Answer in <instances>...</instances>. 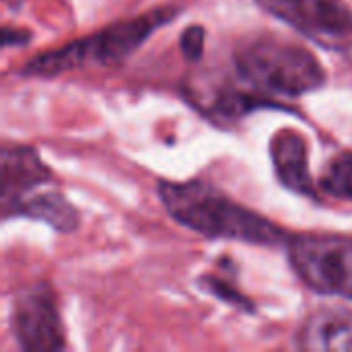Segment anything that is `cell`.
Returning a JSON list of instances; mask_svg holds the SVG:
<instances>
[{
	"mask_svg": "<svg viewBox=\"0 0 352 352\" xmlns=\"http://www.w3.org/2000/svg\"><path fill=\"white\" fill-rule=\"evenodd\" d=\"M159 198L175 223L198 235L256 245H278L289 241L287 233L278 225L237 204L219 188L200 179H161Z\"/></svg>",
	"mask_w": 352,
	"mask_h": 352,
	"instance_id": "cell-1",
	"label": "cell"
},
{
	"mask_svg": "<svg viewBox=\"0 0 352 352\" xmlns=\"http://www.w3.org/2000/svg\"><path fill=\"white\" fill-rule=\"evenodd\" d=\"M235 68L245 85L268 97H301L326 85V70L307 47L272 35L241 41Z\"/></svg>",
	"mask_w": 352,
	"mask_h": 352,
	"instance_id": "cell-2",
	"label": "cell"
},
{
	"mask_svg": "<svg viewBox=\"0 0 352 352\" xmlns=\"http://www.w3.org/2000/svg\"><path fill=\"white\" fill-rule=\"evenodd\" d=\"M175 14H177L175 8L165 6L128 21L113 23L95 35L39 54L37 58L25 64L23 74L50 78L87 64L116 66L126 58H130L159 27L167 25Z\"/></svg>",
	"mask_w": 352,
	"mask_h": 352,
	"instance_id": "cell-3",
	"label": "cell"
},
{
	"mask_svg": "<svg viewBox=\"0 0 352 352\" xmlns=\"http://www.w3.org/2000/svg\"><path fill=\"white\" fill-rule=\"evenodd\" d=\"M287 252L295 274L311 291L352 301V237L295 235Z\"/></svg>",
	"mask_w": 352,
	"mask_h": 352,
	"instance_id": "cell-4",
	"label": "cell"
},
{
	"mask_svg": "<svg viewBox=\"0 0 352 352\" xmlns=\"http://www.w3.org/2000/svg\"><path fill=\"white\" fill-rule=\"evenodd\" d=\"M10 328L25 352H56L66 346L58 301L50 285L29 287L14 297Z\"/></svg>",
	"mask_w": 352,
	"mask_h": 352,
	"instance_id": "cell-5",
	"label": "cell"
},
{
	"mask_svg": "<svg viewBox=\"0 0 352 352\" xmlns=\"http://www.w3.org/2000/svg\"><path fill=\"white\" fill-rule=\"evenodd\" d=\"M258 4L328 47H344L352 39V10L342 0H258Z\"/></svg>",
	"mask_w": 352,
	"mask_h": 352,
	"instance_id": "cell-6",
	"label": "cell"
},
{
	"mask_svg": "<svg viewBox=\"0 0 352 352\" xmlns=\"http://www.w3.org/2000/svg\"><path fill=\"white\" fill-rule=\"evenodd\" d=\"M52 179V171L41 163L39 155L21 144H6L2 148V182H0V204L2 217L21 202L31 190Z\"/></svg>",
	"mask_w": 352,
	"mask_h": 352,
	"instance_id": "cell-7",
	"label": "cell"
},
{
	"mask_svg": "<svg viewBox=\"0 0 352 352\" xmlns=\"http://www.w3.org/2000/svg\"><path fill=\"white\" fill-rule=\"evenodd\" d=\"M270 159L280 184L293 192L314 196V179L309 175L307 142L295 130H280L270 140Z\"/></svg>",
	"mask_w": 352,
	"mask_h": 352,
	"instance_id": "cell-8",
	"label": "cell"
},
{
	"mask_svg": "<svg viewBox=\"0 0 352 352\" xmlns=\"http://www.w3.org/2000/svg\"><path fill=\"white\" fill-rule=\"evenodd\" d=\"M295 344L301 351L352 352V309H320L299 328Z\"/></svg>",
	"mask_w": 352,
	"mask_h": 352,
	"instance_id": "cell-9",
	"label": "cell"
},
{
	"mask_svg": "<svg viewBox=\"0 0 352 352\" xmlns=\"http://www.w3.org/2000/svg\"><path fill=\"white\" fill-rule=\"evenodd\" d=\"M8 217H29L35 221H43L60 233H72L78 227V210L60 192L25 196L8 210L4 219Z\"/></svg>",
	"mask_w": 352,
	"mask_h": 352,
	"instance_id": "cell-10",
	"label": "cell"
},
{
	"mask_svg": "<svg viewBox=\"0 0 352 352\" xmlns=\"http://www.w3.org/2000/svg\"><path fill=\"white\" fill-rule=\"evenodd\" d=\"M320 190L336 200L352 202V151L336 155L320 177Z\"/></svg>",
	"mask_w": 352,
	"mask_h": 352,
	"instance_id": "cell-11",
	"label": "cell"
},
{
	"mask_svg": "<svg viewBox=\"0 0 352 352\" xmlns=\"http://www.w3.org/2000/svg\"><path fill=\"white\" fill-rule=\"evenodd\" d=\"M202 285H206L204 289H208L212 295H217L219 299H223V301H227V303H233V305H237V307H241L243 311H254V307H252V301L248 299V297H243L241 293H237L233 287H229L227 283H223V280H219V278H214V276H206V278H202L200 280Z\"/></svg>",
	"mask_w": 352,
	"mask_h": 352,
	"instance_id": "cell-12",
	"label": "cell"
},
{
	"mask_svg": "<svg viewBox=\"0 0 352 352\" xmlns=\"http://www.w3.org/2000/svg\"><path fill=\"white\" fill-rule=\"evenodd\" d=\"M179 47H182V54L186 56V60H190V62L200 60L202 58V52H204V29L198 27V25L188 27L182 33Z\"/></svg>",
	"mask_w": 352,
	"mask_h": 352,
	"instance_id": "cell-13",
	"label": "cell"
},
{
	"mask_svg": "<svg viewBox=\"0 0 352 352\" xmlns=\"http://www.w3.org/2000/svg\"><path fill=\"white\" fill-rule=\"evenodd\" d=\"M2 39H4V45H25L31 39V33L21 31V29H12L6 25L2 31Z\"/></svg>",
	"mask_w": 352,
	"mask_h": 352,
	"instance_id": "cell-14",
	"label": "cell"
}]
</instances>
